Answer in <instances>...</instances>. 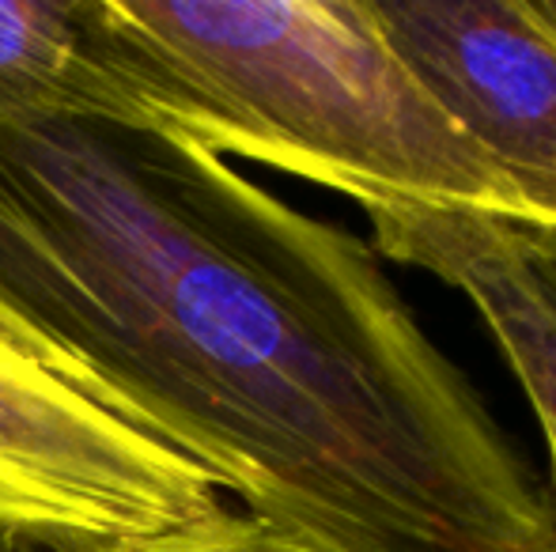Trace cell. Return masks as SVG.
Masks as SVG:
<instances>
[{"label": "cell", "mask_w": 556, "mask_h": 552, "mask_svg": "<svg viewBox=\"0 0 556 552\" xmlns=\"http://www.w3.org/2000/svg\"><path fill=\"white\" fill-rule=\"evenodd\" d=\"M99 552H295V549L285 545L269 526L227 508L224 515L190 526V530H175L148 541H122V545L99 549Z\"/></svg>", "instance_id": "cell-7"}, {"label": "cell", "mask_w": 556, "mask_h": 552, "mask_svg": "<svg viewBox=\"0 0 556 552\" xmlns=\"http://www.w3.org/2000/svg\"><path fill=\"white\" fill-rule=\"evenodd\" d=\"M511 239V246L519 251L522 266L530 269L534 284L545 292V299L556 307V228L549 223H515V220H500Z\"/></svg>", "instance_id": "cell-8"}, {"label": "cell", "mask_w": 556, "mask_h": 552, "mask_svg": "<svg viewBox=\"0 0 556 552\" xmlns=\"http://www.w3.org/2000/svg\"><path fill=\"white\" fill-rule=\"evenodd\" d=\"M224 511L198 462L76 398L0 337V534L99 552Z\"/></svg>", "instance_id": "cell-3"}, {"label": "cell", "mask_w": 556, "mask_h": 552, "mask_svg": "<svg viewBox=\"0 0 556 552\" xmlns=\"http://www.w3.org/2000/svg\"><path fill=\"white\" fill-rule=\"evenodd\" d=\"M152 133L344 193L527 223L511 178L432 103L371 0H99Z\"/></svg>", "instance_id": "cell-2"}, {"label": "cell", "mask_w": 556, "mask_h": 552, "mask_svg": "<svg viewBox=\"0 0 556 552\" xmlns=\"http://www.w3.org/2000/svg\"><path fill=\"white\" fill-rule=\"evenodd\" d=\"M0 552H68L50 541H35V538H20V534H0Z\"/></svg>", "instance_id": "cell-9"}, {"label": "cell", "mask_w": 556, "mask_h": 552, "mask_svg": "<svg viewBox=\"0 0 556 552\" xmlns=\"http://www.w3.org/2000/svg\"><path fill=\"white\" fill-rule=\"evenodd\" d=\"M0 118L111 121L148 133L99 0H0Z\"/></svg>", "instance_id": "cell-6"}, {"label": "cell", "mask_w": 556, "mask_h": 552, "mask_svg": "<svg viewBox=\"0 0 556 552\" xmlns=\"http://www.w3.org/2000/svg\"><path fill=\"white\" fill-rule=\"evenodd\" d=\"M530 4H534V12L556 30V0H530Z\"/></svg>", "instance_id": "cell-10"}, {"label": "cell", "mask_w": 556, "mask_h": 552, "mask_svg": "<svg viewBox=\"0 0 556 552\" xmlns=\"http://www.w3.org/2000/svg\"><path fill=\"white\" fill-rule=\"evenodd\" d=\"M420 88L556 228V30L530 0H371Z\"/></svg>", "instance_id": "cell-4"}, {"label": "cell", "mask_w": 556, "mask_h": 552, "mask_svg": "<svg viewBox=\"0 0 556 552\" xmlns=\"http://www.w3.org/2000/svg\"><path fill=\"white\" fill-rule=\"evenodd\" d=\"M0 337L295 552H556L371 243L193 140L0 118Z\"/></svg>", "instance_id": "cell-1"}, {"label": "cell", "mask_w": 556, "mask_h": 552, "mask_svg": "<svg viewBox=\"0 0 556 552\" xmlns=\"http://www.w3.org/2000/svg\"><path fill=\"white\" fill-rule=\"evenodd\" d=\"M364 216L371 223L375 254L440 277L466 295L489 325V337L504 352L542 424L556 511V307L522 266L504 223L462 208H428L409 201L364 205Z\"/></svg>", "instance_id": "cell-5"}]
</instances>
